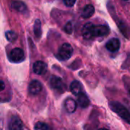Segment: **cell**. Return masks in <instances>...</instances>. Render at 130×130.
I'll return each mask as SVG.
<instances>
[{"label":"cell","mask_w":130,"mask_h":130,"mask_svg":"<svg viewBox=\"0 0 130 130\" xmlns=\"http://www.w3.org/2000/svg\"><path fill=\"white\" fill-rule=\"evenodd\" d=\"M72 53H73L72 46L69 43H65L59 49L57 57L59 59L62 61H65V60H68L69 59H70Z\"/></svg>","instance_id":"7a4b0ae2"},{"label":"cell","mask_w":130,"mask_h":130,"mask_svg":"<svg viewBox=\"0 0 130 130\" xmlns=\"http://www.w3.org/2000/svg\"><path fill=\"white\" fill-rule=\"evenodd\" d=\"M50 84L51 88L55 91L62 92L64 91V89H65V85H64L62 80L59 77L53 76L50 78Z\"/></svg>","instance_id":"8992f818"},{"label":"cell","mask_w":130,"mask_h":130,"mask_svg":"<svg viewBox=\"0 0 130 130\" xmlns=\"http://www.w3.org/2000/svg\"><path fill=\"white\" fill-rule=\"evenodd\" d=\"M120 47V41L117 38H112L110 40H108L107 43H106V48L112 53H115L118 51Z\"/></svg>","instance_id":"9c48e42d"},{"label":"cell","mask_w":130,"mask_h":130,"mask_svg":"<svg viewBox=\"0 0 130 130\" xmlns=\"http://www.w3.org/2000/svg\"><path fill=\"white\" fill-rule=\"evenodd\" d=\"M70 91L74 95L78 96V94H80L81 93L83 92V86H82L81 82H79L78 81L75 80L71 83Z\"/></svg>","instance_id":"4fadbf2b"},{"label":"cell","mask_w":130,"mask_h":130,"mask_svg":"<svg viewBox=\"0 0 130 130\" xmlns=\"http://www.w3.org/2000/svg\"><path fill=\"white\" fill-rule=\"evenodd\" d=\"M5 37H6V39H7L8 41L13 42V41H14V40L17 39L18 35H17L14 32L11 31V30H8V31H7V32L5 33Z\"/></svg>","instance_id":"e0dca14e"},{"label":"cell","mask_w":130,"mask_h":130,"mask_svg":"<svg viewBox=\"0 0 130 130\" xmlns=\"http://www.w3.org/2000/svg\"><path fill=\"white\" fill-rule=\"evenodd\" d=\"M42 84L37 80H33L28 87V91L32 95H37L42 91Z\"/></svg>","instance_id":"52a82bcc"},{"label":"cell","mask_w":130,"mask_h":130,"mask_svg":"<svg viewBox=\"0 0 130 130\" xmlns=\"http://www.w3.org/2000/svg\"><path fill=\"white\" fill-rule=\"evenodd\" d=\"M77 103L82 108H87L90 105V101L87 94L84 92L77 96Z\"/></svg>","instance_id":"7c38bea8"},{"label":"cell","mask_w":130,"mask_h":130,"mask_svg":"<svg viewBox=\"0 0 130 130\" xmlns=\"http://www.w3.org/2000/svg\"><path fill=\"white\" fill-rule=\"evenodd\" d=\"M33 70L37 75H43L47 70V65L43 61H37L33 66Z\"/></svg>","instance_id":"ba28073f"},{"label":"cell","mask_w":130,"mask_h":130,"mask_svg":"<svg viewBox=\"0 0 130 130\" xmlns=\"http://www.w3.org/2000/svg\"><path fill=\"white\" fill-rule=\"evenodd\" d=\"M4 89H5V84H4V82L2 81V82H1V90L3 91Z\"/></svg>","instance_id":"44dd1931"},{"label":"cell","mask_w":130,"mask_h":130,"mask_svg":"<svg viewBox=\"0 0 130 130\" xmlns=\"http://www.w3.org/2000/svg\"><path fill=\"white\" fill-rule=\"evenodd\" d=\"M94 7L92 5L88 4L84 8L82 13V16L84 18H91L94 14Z\"/></svg>","instance_id":"9a60e30c"},{"label":"cell","mask_w":130,"mask_h":130,"mask_svg":"<svg viewBox=\"0 0 130 130\" xmlns=\"http://www.w3.org/2000/svg\"><path fill=\"white\" fill-rule=\"evenodd\" d=\"M8 130H24L22 121L17 116H12L8 121Z\"/></svg>","instance_id":"277c9868"},{"label":"cell","mask_w":130,"mask_h":130,"mask_svg":"<svg viewBox=\"0 0 130 130\" xmlns=\"http://www.w3.org/2000/svg\"><path fill=\"white\" fill-rule=\"evenodd\" d=\"M34 32L35 34V37L37 38H40L42 34V30H41V23L40 20H36L34 26Z\"/></svg>","instance_id":"2e32d148"},{"label":"cell","mask_w":130,"mask_h":130,"mask_svg":"<svg viewBox=\"0 0 130 130\" xmlns=\"http://www.w3.org/2000/svg\"><path fill=\"white\" fill-rule=\"evenodd\" d=\"M11 7L15 11L21 12V13H25L27 10V6L24 2L21 1H18V0H14L11 2Z\"/></svg>","instance_id":"5bb4252c"},{"label":"cell","mask_w":130,"mask_h":130,"mask_svg":"<svg viewBox=\"0 0 130 130\" xmlns=\"http://www.w3.org/2000/svg\"><path fill=\"white\" fill-rule=\"evenodd\" d=\"M76 0H63L64 4L68 7H72L75 4Z\"/></svg>","instance_id":"ffe728a7"},{"label":"cell","mask_w":130,"mask_h":130,"mask_svg":"<svg viewBox=\"0 0 130 130\" xmlns=\"http://www.w3.org/2000/svg\"><path fill=\"white\" fill-rule=\"evenodd\" d=\"M49 127L47 124L43 122H37L34 125V130H48Z\"/></svg>","instance_id":"ac0fdd59"},{"label":"cell","mask_w":130,"mask_h":130,"mask_svg":"<svg viewBox=\"0 0 130 130\" xmlns=\"http://www.w3.org/2000/svg\"><path fill=\"white\" fill-rule=\"evenodd\" d=\"M98 130H109V129H105V128H101V129H98Z\"/></svg>","instance_id":"7402d4cb"},{"label":"cell","mask_w":130,"mask_h":130,"mask_svg":"<svg viewBox=\"0 0 130 130\" xmlns=\"http://www.w3.org/2000/svg\"><path fill=\"white\" fill-rule=\"evenodd\" d=\"M110 33V28L107 25L94 26V37H104Z\"/></svg>","instance_id":"8fae6325"},{"label":"cell","mask_w":130,"mask_h":130,"mask_svg":"<svg viewBox=\"0 0 130 130\" xmlns=\"http://www.w3.org/2000/svg\"><path fill=\"white\" fill-rule=\"evenodd\" d=\"M109 105L113 112H115L123 120L130 124V112L124 105L117 101H112Z\"/></svg>","instance_id":"6da1fadb"},{"label":"cell","mask_w":130,"mask_h":130,"mask_svg":"<svg viewBox=\"0 0 130 130\" xmlns=\"http://www.w3.org/2000/svg\"><path fill=\"white\" fill-rule=\"evenodd\" d=\"M129 94H130V90H129Z\"/></svg>","instance_id":"cb8c5ba5"},{"label":"cell","mask_w":130,"mask_h":130,"mask_svg":"<svg viewBox=\"0 0 130 130\" xmlns=\"http://www.w3.org/2000/svg\"><path fill=\"white\" fill-rule=\"evenodd\" d=\"M94 26L92 23L88 22L83 26L82 37L85 40H90L94 37Z\"/></svg>","instance_id":"5b68a950"},{"label":"cell","mask_w":130,"mask_h":130,"mask_svg":"<svg viewBox=\"0 0 130 130\" xmlns=\"http://www.w3.org/2000/svg\"><path fill=\"white\" fill-rule=\"evenodd\" d=\"M72 22L71 21H69L66 24V26H65V28H64V30H65V31L67 33V34H72Z\"/></svg>","instance_id":"d6986e66"},{"label":"cell","mask_w":130,"mask_h":130,"mask_svg":"<svg viewBox=\"0 0 130 130\" xmlns=\"http://www.w3.org/2000/svg\"><path fill=\"white\" fill-rule=\"evenodd\" d=\"M64 108L69 113H72L76 110L77 103L74 99L69 98L64 102Z\"/></svg>","instance_id":"30bf717a"},{"label":"cell","mask_w":130,"mask_h":130,"mask_svg":"<svg viewBox=\"0 0 130 130\" xmlns=\"http://www.w3.org/2000/svg\"><path fill=\"white\" fill-rule=\"evenodd\" d=\"M24 59L25 56H24V51L20 48L13 49L8 54V59L10 60V62L14 63L21 62L24 60Z\"/></svg>","instance_id":"3957f363"},{"label":"cell","mask_w":130,"mask_h":130,"mask_svg":"<svg viewBox=\"0 0 130 130\" xmlns=\"http://www.w3.org/2000/svg\"><path fill=\"white\" fill-rule=\"evenodd\" d=\"M123 1H128V0H123Z\"/></svg>","instance_id":"603a6c76"}]
</instances>
